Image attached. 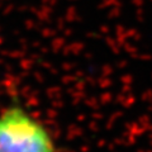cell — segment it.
I'll return each mask as SVG.
<instances>
[{
    "label": "cell",
    "mask_w": 152,
    "mask_h": 152,
    "mask_svg": "<svg viewBox=\"0 0 152 152\" xmlns=\"http://www.w3.org/2000/svg\"><path fill=\"white\" fill-rule=\"evenodd\" d=\"M0 152H56L51 131L20 104L0 113Z\"/></svg>",
    "instance_id": "6da1fadb"
}]
</instances>
